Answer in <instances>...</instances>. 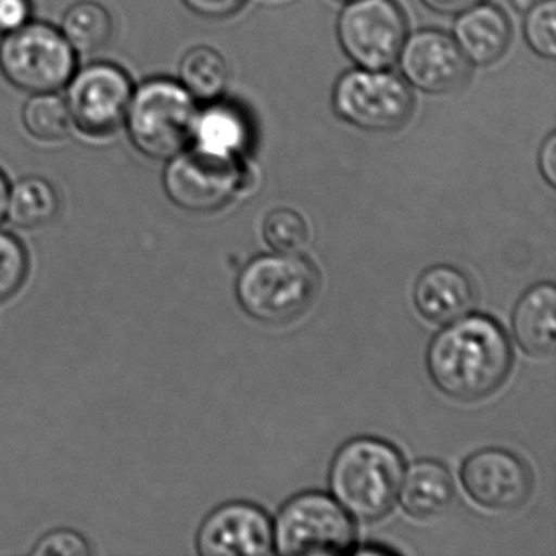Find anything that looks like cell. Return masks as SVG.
Here are the masks:
<instances>
[{
  "instance_id": "obj_1",
  "label": "cell",
  "mask_w": 556,
  "mask_h": 556,
  "mask_svg": "<svg viewBox=\"0 0 556 556\" xmlns=\"http://www.w3.org/2000/svg\"><path fill=\"white\" fill-rule=\"evenodd\" d=\"M506 331L486 315L451 321L429 344V376L439 390L460 402H480L503 387L513 369Z\"/></svg>"
},
{
  "instance_id": "obj_2",
  "label": "cell",
  "mask_w": 556,
  "mask_h": 556,
  "mask_svg": "<svg viewBox=\"0 0 556 556\" xmlns=\"http://www.w3.org/2000/svg\"><path fill=\"white\" fill-rule=\"evenodd\" d=\"M405 464L389 442L357 438L334 455L330 488L334 500L351 516L377 520L399 500Z\"/></svg>"
},
{
  "instance_id": "obj_3",
  "label": "cell",
  "mask_w": 556,
  "mask_h": 556,
  "mask_svg": "<svg viewBox=\"0 0 556 556\" xmlns=\"http://www.w3.org/2000/svg\"><path fill=\"white\" fill-rule=\"evenodd\" d=\"M320 276L307 260L295 255H262L247 263L236 294L245 314L266 325L298 320L317 299Z\"/></svg>"
},
{
  "instance_id": "obj_4",
  "label": "cell",
  "mask_w": 556,
  "mask_h": 556,
  "mask_svg": "<svg viewBox=\"0 0 556 556\" xmlns=\"http://www.w3.org/2000/svg\"><path fill=\"white\" fill-rule=\"evenodd\" d=\"M197 100L170 77H151L132 90L125 126L136 151L154 161H168L190 144Z\"/></svg>"
},
{
  "instance_id": "obj_5",
  "label": "cell",
  "mask_w": 556,
  "mask_h": 556,
  "mask_svg": "<svg viewBox=\"0 0 556 556\" xmlns=\"http://www.w3.org/2000/svg\"><path fill=\"white\" fill-rule=\"evenodd\" d=\"M77 70V53L60 28L31 21L0 40V73L27 93L60 92Z\"/></svg>"
},
{
  "instance_id": "obj_6",
  "label": "cell",
  "mask_w": 556,
  "mask_h": 556,
  "mask_svg": "<svg viewBox=\"0 0 556 556\" xmlns=\"http://www.w3.org/2000/svg\"><path fill=\"white\" fill-rule=\"evenodd\" d=\"M273 543L281 555H344L356 545V529L334 497L304 493L282 507L273 526Z\"/></svg>"
},
{
  "instance_id": "obj_7",
  "label": "cell",
  "mask_w": 556,
  "mask_h": 556,
  "mask_svg": "<svg viewBox=\"0 0 556 556\" xmlns=\"http://www.w3.org/2000/svg\"><path fill=\"white\" fill-rule=\"evenodd\" d=\"M333 110L367 132H395L412 118L415 99L402 77L387 71H348L334 84Z\"/></svg>"
},
{
  "instance_id": "obj_8",
  "label": "cell",
  "mask_w": 556,
  "mask_h": 556,
  "mask_svg": "<svg viewBox=\"0 0 556 556\" xmlns=\"http://www.w3.org/2000/svg\"><path fill=\"white\" fill-rule=\"evenodd\" d=\"M337 34L354 64L387 71L399 61L408 24L395 0H351L338 18Z\"/></svg>"
},
{
  "instance_id": "obj_9",
  "label": "cell",
  "mask_w": 556,
  "mask_h": 556,
  "mask_svg": "<svg viewBox=\"0 0 556 556\" xmlns=\"http://www.w3.org/2000/svg\"><path fill=\"white\" fill-rule=\"evenodd\" d=\"M165 162V194L187 213H216L242 190L243 170L236 159L214 157L187 148Z\"/></svg>"
},
{
  "instance_id": "obj_10",
  "label": "cell",
  "mask_w": 556,
  "mask_h": 556,
  "mask_svg": "<svg viewBox=\"0 0 556 556\" xmlns=\"http://www.w3.org/2000/svg\"><path fill=\"white\" fill-rule=\"evenodd\" d=\"M64 89L74 128L103 138L122 128L135 84L118 64L100 61L76 70Z\"/></svg>"
},
{
  "instance_id": "obj_11",
  "label": "cell",
  "mask_w": 556,
  "mask_h": 556,
  "mask_svg": "<svg viewBox=\"0 0 556 556\" xmlns=\"http://www.w3.org/2000/svg\"><path fill=\"white\" fill-rule=\"evenodd\" d=\"M399 60L406 84L429 96L457 92L470 74V63L454 38L434 28L406 37Z\"/></svg>"
},
{
  "instance_id": "obj_12",
  "label": "cell",
  "mask_w": 556,
  "mask_h": 556,
  "mask_svg": "<svg viewBox=\"0 0 556 556\" xmlns=\"http://www.w3.org/2000/svg\"><path fill=\"white\" fill-rule=\"evenodd\" d=\"M462 483L475 503L490 510H516L532 493V473L513 452L483 448L462 465Z\"/></svg>"
},
{
  "instance_id": "obj_13",
  "label": "cell",
  "mask_w": 556,
  "mask_h": 556,
  "mask_svg": "<svg viewBox=\"0 0 556 556\" xmlns=\"http://www.w3.org/2000/svg\"><path fill=\"white\" fill-rule=\"evenodd\" d=\"M198 552L204 556L269 555L273 522L262 507L252 503H227L201 523Z\"/></svg>"
},
{
  "instance_id": "obj_14",
  "label": "cell",
  "mask_w": 556,
  "mask_h": 556,
  "mask_svg": "<svg viewBox=\"0 0 556 556\" xmlns=\"http://www.w3.org/2000/svg\"><path fill=\"white\" fill-rule=\"evenodd\" d=\"M475 299L473 282L451 265L431 266L422 271L413 291L419 314L439 325L451 324L470 314Z\"/></svg>"
},
{
  "instance_id": "obj_15",
  "label": "cell",
  "mask_w": 556,
  "mask_h": 556,
  "mask_svg": "<svg viewBox=\"0 0 556 556\" xmlns=\"http://www.w3.org/2000/svg\"><path fill=\"white\" fill-rule=\"evenodd\" d=\"M452 38L468 63L484 67L504 56L513 38V28L500 8L481 2L458 14Z\"/></svg>"
},
{
  "instance_id": "obj_16",
  "label": "cell",
  "mask_w": 556,
  "mask_h": 556,
  "mask_svg": "<svg viewBox=\"0 0 556 556\" xmlns=\"http://www.w3.org/2000/svg\"><path fill=\"white\" fill-rule=\"evenodd\" d=\"M252 139L249 119L232 103L213 100L198 110L191 128L190 144L204 154L239 161Z\"/></svg>"
},
{
  "instance_id": "obj_17",
  "label": "cell",
  "mask_w": 556,
  "mask_h": 556,
  "mask_svg": "<svg viewBox=\"0 0 556 556\" xmlns=\"http://www.w3.org/2000/svg\"><path fill=\"white\" fill-rule=\"evenodd\" d=\"M514 337L519 346L533 357L555 353L556 289L540 282L517 302L513 315Z\"/></svg>"
},
{
  "instance_id": "obj_18",
  "label": "cell",
  "mask_w": 556,
  "mask_h": 556,
  "mask_svg": "<svg viewBox=\"0 0 556 556\" xmlns=\"http://www.w3.org/2000/svg\"><path fill=\"white\" fill-rule=\"evenodd\" d=\"M399 497L403 509L415 519H435L447 513L454 503V478L439 462H416L403 475Z\"/></svg>"
},
{
  "instance_id": "obj_19",
  "label": "cell",
  "mask_w": 556,
  "mask_h": 556,
  "mask_svg": "<svg viewBox=\"0 0 556 556\" xmlns=\"http://www.w3.org/2000/svg\"><path fill=\"white\" fill-rule=\"evenodd\" d=\"M60 207V194L47 178L25 177L9 190L5 217L18 229L38 230L56 219Z\"/></svg>"
},
{
  "instance_id": "obj_20",
  "label": "cell",
  "mask_w": 556,
  "mask_h": 556,
  "mask_svg": "<svg viewBox=\"0 0 556 556\" xmlns=\"http://www.w3.org/2000/svg\"><path fill=\"white\" fill-rule=\"evenodd\" d=\"M58 28L77 54H93L112 41L115 22L105 5L80 0L64 12Z\"/></svg>"
},
{
  "instance_id": "obj_21",
  "label": "cell",
  "mask_w": 556,
  "mask_h": 556,
  "mask_svg": "<svg viewBox=\"0 0 556 556\" xmlns=\"http://www.w3.org/2000/svg\"><path fill=\"white\" fill-rule=\"evenodd\" d=\"M177 80L194 100L213 102L223 96L229 84V66L219 51L201 45L181 58Z\"/></svg>"
},
{
  "instance_id": "obj_22",
  "label": "cell",
  "mask_w": 556,
  "mask_h": 556,
  "mask_svg": "<svg viewBox=\"0 0 556 556\" xmlns=\"http://www.w3.org/2000/svg\"><path fill=\"white\" fill-rule=\"evenodd\" d=\"M25 131L41 142H60L74 128L64 97L58 92L31 93L22 110Z\"/></svg>"
},
{
  "instance_id": "obj_23",
  "label": "cell",
  "mask_w": 556,
  "mask_h": 556,
  "mask_svg": "<svg viewBox=\"0 0 556 556\" xmlns=\"http://www.w3.org/2000/svg\"><path fill=\"white\" fill-rule=\"evenodd\" d=\"M263 236L275 252L298 255L308 243V227L295 211L282 207L273 211L263 224Z\"/></svg>"
},
{
  "instance_id": "obj_24",
  "label": "cell",
  "mask_w": 556,
  "mask_h": 556,
  "mask_svg": "<svg viewBox=\"0 0 556 556\" xmlns=\"http://www.w3.org/2000/svg\"><path fill=\"white\" fill-rule=\"evenodd\" d=\"M28 253L14 233L0 230V304L11 301L28 276Z\"/></svg>"
},
{
  "instance_id": "obj_25",
  "label": "cell",
  "mask_w": 556,
  "mask_h": 556,
  "mask_svg": "<svg viewBox=\"0 0 556 556\" xmlns=\"http://www.w3.org/2000/svg\"><path fill=\"white\" fill-rule=\"evenodd\" d=\"M523 37L533 53L545 60L556 58V0L532 4L523 22Z\"/></svg>"
},
{
  "instance_id": "obj_26",
  "label": "cell",
  "mask_w": 556,
  "mask_h": 556,
  "mask_svg": "<svg viewBox=\"0 0 556 556\" xmlns=\"http://www.w3.org/2000/svg\"><path fill=\"white\" fill-rule=\"evenodd\" d=\"M90 553L92 548L86 536L71 529L47 533L31 549L35 556H89Z\"/></svg>"
},
{
  "instance_id": "obj_27",
  "label": "cell",
  "mask_w": 556,
  "mask_h": 556,
  "mask_svg": "<svg viewBox=\"0 0 556 556\" xmlns=\"http://www.w3.org/2000/svg\"><path fill=\"white\" fill-rule=\"evenodd\" d=\"M34 21L31 0H0V38L21 30Z\"/></svg>"
},
{
  "instance_id": "obj_28",
  "label": "cell",
  "mask_w": 556,
  "mask_h": 556,
  "mask_svg": "<svg viewBox=\"0 0 556 556\" xmlns=\"http://www.w3.org/2000/svg\"><path fill=\"white\" fill-rule=\"evenodd\" d=\"M188 11L207 21H223L242 11L247 0H181Z\"/></svg>"
},
{
  "instance_id": "obj_29",
  "label": "cell",
  "mask_w": 556,
  "mask_h": 556,
  "mask_svg": "<svg viewBox=\"0 0 556 556\" xmlns=\"http://www.w3.org/2000/svg\"><path fill=\"white\" fill-rule=\"evenodd\" d=\"M540 172L549 187H556V135H549L542 144L539 157Z\"/></svg>"
},
{
  "instance_id": "obj_30",
  "label": "cell",
  "mask_w": 556,
  "mask_h": 556,
  "mask_svg": "<svg viewBox=\"0 0 556 556\" xmlns=\"http://www.w3.org/2000/svg\"><path fill=\"white\" fill-rule=\"evenodd\" d=\"M422 5L429 11L441 15H458L484 0H421Z\"/></svg>"
},
{
  "instance_id": "obj_31",
  "label": "cell",
  "mask_w": 556,
  "mask_h": 556,
  "mask_svg": "<svg viewBox=\"0 0 556 556\" xmlns=\"http://www.w3.org/2000/svg\"><path fill=\"white\" fill-rule=\"evenodd\" d=\"M9 190H11V184H9L8 177L4 172L0 170V223L5 219V211H8Z\"/></svg>"
},
{
  "instance_id": "obj_32",
  "label": "cell",
  "mask_w": 556,
  "mask_h": 556,
  "mask_svg": "<svg viewBox=\"0 0 556 556\" xmlns=\"http://www.w3.org/2000/svg\"><path fill=\"white\" fill-rule=\"evenodd\" d=\"M514 8L519 9V11H526L530 5L533 4L532 0H513Z\"/></svg>"
},
{
  "instance_id": "obj_33",
  "label": "cell",
  "mask_w": 556,
  "mask_h": 556,
  "mask_svg": "<svg viewBox=\"0 0 556 556\" xmlns=\"http://www.w3.org/2000/svg\"><path fill=\"white\" fill-rule=\"evenodd\" d=\"M344 2H351V0H344Z\"/></svg>"
}]
</instances>
